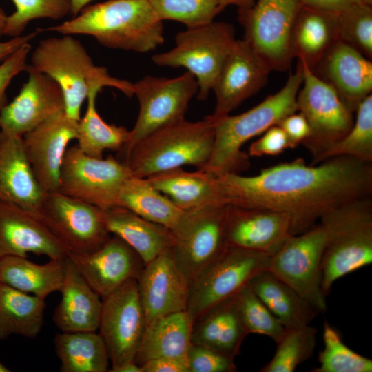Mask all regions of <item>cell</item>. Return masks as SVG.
Returning <instances> with one entry per match:
<instances>
[{
  "mask_svg": "<svg viewBox=\"0 0 372 372\" xmlns=\"http://www.w3.org/2000/svg\"><path fill=\"white\" fill-rule=\"evenodd\" d=\"M339 41L340 14L301 4L291 38L293 59L313 70Z\"/></svg>",
  "mask_w": 372,
  "mask_h": 372,
  "instance_id": "obj_27",
  "label": "cell"
},
{
  "mask_svg": "<svg viewBox=\"0 0 372 372\" xmlns=\"http://www.w3.org/2000/svg\"><path fill=\"white\" fill-rule=\"evenodd\" d=\"M340 40L371 59V6L362 2L340 14Z\"/></svg>",
  "mask_w": 372,
  "mask_h": 372,
  "instance_id": "obj_44",
  "label": "cell"
},
{
  "mask_svg": "<svg viewBox=\"0 0 372 372\" xmlns=\"http://www.w3.org/2000/svg\"><path fill=\"white\" fill-rule=\"evenodd\" d=\"M234 358L211 348L191 343L187 360L189 372H234Z\"/></svg>",
  "mask_w": 372,
  "mask_h": 372,
  "instance_id": "obj_45",
  "label": "cell"
},
{
  "mask_svg": "<svg viewBox=\"0 0 372 372\" xmlns=\"http://www.w3.org/2000/svg\"><path fill=\"white\" fill-rule=\"evenodd\" d=\"M15 11L8 15L3 35H22L28 24L37 19L59 20L70 14L69 0H12Z\"/></svg>",
  "mask_w": 372,
  "mask_h": 372,
  "instance_id": "obj_43",
  "label": "cell"
},
{
  "mask_svg": "<svg viewBox=\"0 0 372 372\" xmlns=\"http://www.w3.org/2000/svg\"><path fill=\"white\" fill-rule=\"evenodd\" d=\"M324 348L319 352V366L313 372H371L372 360L348 347L339 333L327 322L324 323Z\"/></svg>",
  "mask_w": 372,
  "mask_h": 372,
  "instance_id": "obj_40",
  "label": "cell"
},
{
  "mask_svg": "<svg viewBox=\"0 0 372 372\" xmlns=\"http://www.w3.org/2000/svg\"><path fill=\"white\" fill-rule=\"evenodd\" d=\"M8 15L5 10L0 7V38L3 35V30L6 22Z\"/></svg>",
  "mask_w": 372,
  "mask_h": 372,
  "instance_id": "obj_55",
  "label": "cell"
},
{
  "mask_svg": "<svg viewBox=\"0 0 372 372\" xmlns=\"http://www.w3.org/2000/svg\"><path fill=\"white\" fill-rule=\"evenodd\" d=\"M235 296L214 306L193 322L191 342L234 358L248 334L236 308Z\"/></svg>",
  "mask_w": 372,
  "mask_h": 372,
  "instance_id": "obj_30",
  "label": "cell"
},
{
  "mask_svg": "<svg viewBox=\"0 0 372 372\" xmlns=\"http://www.w3.org/2000/svg\"><path fill=\"white\" fill-rule=\"evenodd\" d=\"M10 370L0 362V372H9Z\"/></svg>",
  "mask_w": 372,
  "mask_h": 372,
  "instance_id": "obj_56",
  "label": "cell"
},
{
  "mask_svg": "<svg viewBox=\"0 0 372 372\" xmlns=\"http://www.w3.org/2000/svg\"><path fill=\"white\" fill-rule=\"evenodd\" d=\"M288 148H291V145L287 134L279 125H276L250 145L248 155L256 157L276 156Z\"/></svg>",
  "mask_w": 372,
  "mask_h": 372,
  "instance_id": "obj_47",
  "label": "cell"
},
{
  "mask_svg": "<svg viewBox=\"0 0 372 372\" xmlns=\"http://www.w3.org/2000/svg\"><path fill=\"white\" fill-rule=\"evenodd\" d=\"M223 227L228 246L270 256L293 235L288 214L265 208L227 205Z\"/></svg>",
  "mask_w": 372,
  "mask_h": 372,
  "instance_id": "obj_17",
  "label": "cell"
},
{
  "mask_svg": "<svg viewBox=\"0 0 372 372\" xmlns=\"http://www.w3.org/2000/svg\"><path fill=\"white\" fill-rule=\"evenodd\" d=\"M31 50L30 42L27 43L0 63V114L8 103L6 90L16 76L26 70Z\"/></svg>",
  "mask_w": 372,
  "mask_h": 372,
  "instance_id": "obj_46",
  "label": "cell"
},
{
  "mask_svg": "<svg viewBox=\"0 0 372 372\" xmlns=\"http://www.w3.org/2000/svg\"><path fill=\"white\" fill-rule=\"evenodd\" d=\"M248 285L285 329L309 324L319 314L296 291L267 270L258 273Z\"/></svg>",
  "mask_w": 372,
  "mask_h": 372,
  "instance_id": "obj_33",
  "label": "cell"
},
{
  "mask_svg": "<svg viewBox=\"0 0 372 372\" xmlns=\"http://www.w3.org/2000/svg\"><path fill=\"white\" fill-rule=\"evenodd\" d=\"M145 178L183 211L213 205H226L221 196L217 177L200 169L188 172L178 167Z\"/></svg>",
  "mask_w": 372,
  "mask_h": 372,
  "instance_id": "obj_29",
  "label": "cell"
},
{
  "mask_svg": "<svg viewBox=\"0 0 372 372\" xmlns=\"http://www.w3.org/2000/svg\"><path fill=\"white\" fill-rule=\"evenodd\" d=\"M270 257L228 246L190 285L186 311L193 320L236 295L254 276L267 270Z\"/></svg>",
  "mask_w": 372,
  "mask_h": 372,
  "instance_id": "obj_9",
  "label": "cell"
},
{
  "mask_svg": "<svg viewBox=\"0 0 372 372\" xmlns=\"http://www.w3.org/2000/svg\"><path fill=\"white\" fill-rule=\"evenodd\" d=\"M364 3L371 6L372 0H362Z\"/></svg>",
  "mask_w": 372,
  "mask_h": 372,
  "instance_id": "obj_57",
  "label": "cell"
},
{
  "mask_svg": "<svg viewBox=\"0 0 372 372\" xmlns=\"http://www.w3.org/2000/svg\"><path fill=\"white\" fill-rule=\"evenodd\" d=\"M316 68L322 71L320 78L335 90L353 112L371 94V59L342 41L333 46Z\"/></svg>",
  "mask_w": 372,
  "mask_h": 372,
  "instance_id": "obj_24",
  "label": "cell"
},
{
  "mask_svg": "<svg viewBox=\"0 0 372 372\" xmlns=\"http://www.w3.org/2000/svg\"><path fill=\"white\" fill-rule=\"evenodd\" d=\"M189 287L172 247L145 264L138 279V287L147 325L158 318L185 311Z\"/></svg>",
  "mask_w": 372,
  "mask_h": 372,
  "instance_id": "obj_22",
  "label": "cell"
},
{
  "mask_svg": "<svg viewBox=\"0 0 372 372\" xmlns=\"http://www.w3.org/2000/svg\"><path fill=\"white\" fill-rule=\"evenodd\" d=\"M25 71L27 81L0 114V130L19 136L65 112L64 97L59 85L30 65Z\"/></svg>",
  "mask_w": 372,
  "mask_h": 372,
  "instance_id": "obj_18",
  "label": "cell"
},
{
  "mask_svg": "<svg viewBox=\"0 0 372 372\" xmlns=\"http://www.w3.org/2000/svg\"><path fill=\"white\" fill-rule=\"evenodd\" d=\"M303 81L301 64L290 74L285 85L261 103L240 114L215 118L211 157L200 169L215 176L239 174L248 168L249 155L241 150L249 140L278 125L298 111L296 99Z\"/></svg>",
  "mask_w": 372,
  "mask_h": 372,
  "instance_id": "obj_3",
  "label": "cell"
},
{
  "mask_svg": "<svg viewBox=\"0 0 372 372\" xmlns=\"http://www.w3.org/2000/svg\"><path fill=\"white\" fill-rule=\"evenodd\" d=\"M132 176L118 159L90 156L76 145L65 154L58 192L105 209L116 205L122 186Z\"/></svg>",
  "mask_w": 372,
  "mask_h": 372,
  "instance_id": "obj_13",
  "label": "cell"
},
{
  "mask_svg": "<svg viewBox=\"0 0 372 372\" xmlns=\"http://www.w3.org/2000/svg\"><path fill=\"white\" fill-rule=\"evenodd\" d=\"M141 366L142 372H189L187 362L172 358L153 359Z\"/></svg>",
  "mask_w": 372,
  "mask_h": 372,
  "instance_id": "obj_49",
  "label": "cell"
},
{
  "mask_svg": "<svg viewBox=\"0 0 372 372\" xmlns=\"http://www.w3.org/2000/svg\"><path fill=\"white\" fill-rule=\"evenodd\" d=\"M240 319L247 333L265 335L277 343L285 328L274 317L249 285L235 296Z\"/></svg>",
  "mask_w": 372,
  "mask_h": 372,
  "instance_id": "obj_42",
  "label": "cell"
},
{
  "mask_svg": "<svg viewBox=\"0 0 372 372\" xmlns=\"http://www.w3.org/2000/svg\"><path fill=\"white\" fill-rule=\"evenodd\" d=\"M271 70L244 40H236L212 88L215 118L228 115L261 90Z\"/></svg>",
  "mask_w": 372,
  "mask_h": 372,
  "instance_id": "obj_21",
  "label": "cell"
},
{
  "mask_svg": "<svg viewBox=\"0 0 372 372\" xmlns=\"http://www.w3.org/2000/svg\"><path fill=\"white\" fill-rule=\"evenodd\" d=\"M68 252L34 213L0 201V258L28 257L32 253L49 259H64Z\"/></svg>",
  "mask_w": 372,
  "mask_h": 372,
  "instance_id": "obj_23",
  "label": "cell"
},
{
  "mask_svg": "<svg viewBox=\"0 0 372 372\" xmlns=\"http://www.w3.org/2000/svg\"><path fill=\"white\" fill-rule=\"evenodd\" d=\"M61 35L41 40L31 53L30 65L59 85L68 116L79 121L82 105L95 87H113L128 97L134 95L132 83L112 76L107 68L96 65L73 35Z\"/></svg>",
  "mask_w": 372,
  "mask_h": 372,
  "instance_id": "obj_4",
  "label": "cell"
},
{
  "mask_svg": "<svg viewBox=\"0 0 372 372\" xmlns=\"http://www.w3.org/2000/svg\"><path fill=\"white\" fill-rule=\"evenodd\" d=\"M285 132L291 148L302 144L310 134V127L305 116L296 112L283 118L278 124Z\"/></svg>",
  "mask_w": 372,
  "mask_h": 372,
  "instance_id": "obj_48",
  "label": "cell"
},
{
  "mask_svg": "<svg viewBox=\"0 0 372 372\" xmlns=\"http://www.w3.org/2000/svg\"><path fill=\"white\" fill-rule=\"evenodd\" d=\"M193 322L186 310L153 320L146 327L134 362L140 366L163 358L187 362Z\"/></svg>",
  "mask_w": 372,
  "mask_h": 372,
  "instance_id": "obj_31",
  "label": "cell"
},
{
  "mask_svg": "<svg viewBox=\"0 0 372 372\" xmlns=\"http://www.w3.org/2000/svg\"><path fill=\"white\" fill-rule=\"evenodd\" d=\"M112 372H142V369L135 362H132L114 369Z\"/></svg>",
  "mask_w": 372,
  "mask_h": 372,
  "instance_id": "obj_54",
  "label": "cell"
},
{
  "mask_svg": "<svg viewBox=\"0 0 372 372\" xmlns=\"http://www.w3.org/2000/svg\"><path fill=\"white\" fill-rule=\"evenodd\" d=\"M198 90L196 78L187 71L172 79L146 76L133 83L134 95L139 102V112L130 130L128 143L119 151L123 160L141 139L167 125L185 118L189 101Z\"/></svg>",
  "mask_w": 372,
  "mask_h": 372,
  "instance_id": "obj_10",
  "label": "cell"
},
{
  "mask_svg": "<svg viewBox=\"0 0 372 372\" xmlns=\"http://www.w3.org/2000/svg\"><path fill=\"white\" fill-rule=\"evenodd\" d=\"M45 299L0 284V340L11 335L34 338L43 325Z\"/></svg>",
  "mask_w": 372,
  "mask_h": 372,
  "instance_id": "obj_36",
  "label": "cell"
},
{
  "mask_svg": "<svg viewBox=\"0 0 372 372\" xmlns=\"http://www.w3.org/2000/svg\"><path fill=\"white\" fill-rule=\"evenodd\" d=\"M300 6L299 0H257L238 9L243 39L271 70L285 71L291 65V38Z\"/></svg>",
  "mask_w": 372,
  "mask_h": 372,
  "instance_id": "obj_12",
  "label": "cell"
},
{
  "mask_svg": "<svg viewBox=\"0 0 372 372\" xmlns=\"http://www.w3.org/2000/svg\"><path fill=\"white\" fill-rule=\"evenodd\" d=\"M299 1L306 6L337 14H340L351 7L363 2L362 0H299Z\"/></svg>",
  "mask_w": 372,
  "mask_h": 372,
  "instance_id": "obj_50",
  "label": "cell"
},
{
  "mask_svg": "<svg viewBox=\"0 0 372 372\" xmlns=\"http://www.w3.org/2000/svg\"><path fill=\"white\" fill-rule=\"evenodd\" d=\"M325 236L319 224L290 236L270 257L267 271L289 285L318 312L327 309L321 287V262Z\"/></svg>",
  "mask_w": 372,
  "mask_h": 372,
  "instance_id": "obj_14",
  "label": "cell"
},
{
  "mask_svg": "<svg viewBox=\"0 0 372 372\" xmlns=\"http://www.w3.org/2000/svg\"><path fill=\"white\" fill-rule=\"evenodd\" d=\"M349 132L319 158L318 163L337 156H347L372 163V95L358 105ZM317 163V164H318Z\"/></svg>",
  "mask_w": 372,
  "mask_h": 372,
  "instance_id": "obj_38",
  "label": "cell"
},
{
  "mask_svg": "<svg viewBox=\"0 0 372 372\" xmlns=\"http://www.w3.org/2000/svg\"><path fill=\"white\" fill-rule=\"evenodd\" d=\"M67 256L101 298L127 281L138 280L145 267L140 256L115 235L91 253L68 252Z\"/></svg>",
  "mask_w": 372,
  "mask_h": 372,
  "instance_id": "obj_19",
  "label": "cell"
},
{
  "mask_svg": "<svg viewBox=\"0 0 372 372\" xmlns=\"http://www.w3.org/2000/svg\"><path fill=\"white\" fill-rule=\"evenodd\" d=\"M65 259H50L45 264H37L27 257H2L0 258V284L45 299L61 288Z\"/></svg>",
  "mask_w": 372,
  "mask_h": 372,
  "instance_id": "obj_32",
  "label": "cell"
},
{
  "mask_svg": "<svg viewBox=\"0 0 372 372\" xmlns=\"http://www.w3.org/2000/svg\"><path fill=\"white\" fill-rule=\"evenodd\" d=\"M101 88H93L87 98V109L78 121L77 145L87 155L101 158L105 150L121 151L128 143L130 130L107 123L99 115L96 100Z\"/></svg>",
  "mask_w": 372,
  "mask_h": 372,
  "instance_id": "obj_37",
  "label": "cell"
},
{
  "mask_svg": "<svg viewBox=\"0 0 372 372\" xmlns=\"http://www.w3.org/2000/svg\"><path fill=\"white\" fill-rule=\"evenodd\" d=\"M216 177L226 205L287 214L293 235L311 228L328 209L372 194V163L347 156L311 165L299 158L251 176L227 174Z\"/></svg>",
  "mask_w": 372,
  "mask_h": 372,
  "instance_id": "obj_1",
  "label": "cell"
},
{
  "mask_svg": "<svg viewBox=\"0 0 372 372\" xmlns=\"http://www.w3.org/2000/svg\"><path fill=\"white\" fill-rule=\"evenodd\" d=\"M116 205L164 225L172 232L180 226L186 213L167 196L155 189L145 178L134 176L124 183L119 192Z\"/></svg>",
  "mask_w": 372,
  "mask_h": 372,
  "instance_id": "obj_34",
  "label": "cell"
},
{
  "mask_svg": "<svg viewBox=\"0 0 372 372\" xmlns=\"http://www.w3.org/2000/svg\"><path fill=\"white\" fill-rule=\"evenodd\" d=\"M44 194L25 154L23 136L0 130V201L34 214Z\"/></svg>",
  "mask_w": 372,
  "mask_h": 372,
  "instance_id": "obj_25",
  "label": "cell"
},
{
  "mask_svg": "<svg viewBox=\"0 0 372 372\" xmlns=\"http://www.w3.org/2000/svg\"><path fill=\"white\" fill-rule=\"evenodd\" d=\"M78 121L61 113L23 136V147L33 173L45 193L57 192L68 145L76 139Z\"/></svg>",
  "mask_w": 372,
  "mask_h": 372,
  "instance_id": "obj_20",
  "label": "cell"
},
{
  "mask_svg": "<svg viewBox=\"0 0 372 372\" xmlns=\"http://www.w3.org/2000/svg\"><path fill=\"white\" fill-rule=\"evenodd\" d=\"M320 220L325 236L321 287L327 296L337 280L372 262L371 196L333 207Z\"/></svg>",
  "mask_w": 372,
  "mask_h": 372,
  "instance_id": "obj_5",
  "label": "cell"
},
{
  "mask_svg": "<svg viewBox=\"0 0 372 372\" xmlns=\"http://www.w3.org/2000/svg\"><path fill=\"white\" fill-rule=\"evenodd\" d=\"M34 214L69 252L91 253L111 236L103 209L58 191L45 193Z\"/></svg>",
  "mask_w": 372,
  "mask_h": 372,
  "instance_id": "obj_11",
  "label": "cell"
},
{
  "mask_svg": "<svg viewBox=\"0 0 372 372\" xmlns=\"http://www.w3.org/2000/svg\"><path fill=\"white\" fill-rule=\"evenodd\" d=\"M226 206L213 205L186 211L173 232L174 256L190 285L228 247L223 227Z\"/></svg>",
  "mask_w": 372,
  "mask_h": 372,
  "instance_id": "obj_16",
  "label": "cell"
},
{
  "mask_svg": "<svg viewBox=\"0 0 372 372\" xmlns=\"http://www.w3.org/2000/svg\"><path fill=\"white\" fill-rule=\"evenodd\" d=\"M236 41L232 25L212 21L179 32L175 37V46L153 55L152 60L159 66L187 69L198 82L197 98L205 101Z\"/></svg>",
  "mask_w": 372,
  "mask_h": 372,
  "instance_id": "obj_7",
  "label": "cell"
},
{
  "mask_svg": "<svg viewBox=\"0 0 372 372\" xmlns=\"http://www.w3.org/2000/svg\"><path fill=\"white\" fill-rule=\"evenodd\" d=\"M147 1L161 21H178L187 28L209 23L223 10L217 0Z\"/></svg>",
  "mask_w": 372,
  "mask_h": 372,
  "instance_id": "obj_41",
  "label": "cell"
},
{
  "mask_svg": "<svg viewBox=\"0 0 372 372\" xmlns=\"http://www.w3.org/2000/svg\"><path fill=\"white\" fill-rule=\"evenodd\" d=\"M214 143L211 115L190 122L185 118L149 134L130 150L123 160L134 176L147 178L169 169L192 165L203 167Z\"/></svg>",
  "mask_w": 372,
  "mask_h": 372,
  "instance_id": "obj_6",
  "label": "cell"
},
{
  "mask_svg": "<svg viewBox=\"0 0 372 372\" xmlns=\"http://www.w3.org/2000/svg\"><path fill=\"white\" fill-rule=\"evenodd\" d=\"M298 62L302 66L303 81L297 95V107L310 127V134L302 145L310 153L315 165L351 129L353 112L331 85L305 63Z\"/></svg>",
  "mask_w": 372,
  "mask_h": 372,
  "instance_id": "obj_8",
  "label": "cell"
},
{
  "mask_svg": "<svg viewBox=\"0 0 372 372\" xmlns=\"http://www.w3.org/2000/svg\"><path fill=\"white\" fill-rule=\"evenodd\" d=\"M318 330L309 324L285 329L272 359L261 372H293L314 351Z\"/></svg>",
  "mask_w": 372,
  "mask_h": 372,
  "instance_id": "obj_39",
  "label": "cell"
},
{
  "mask_svg": "<svg viewBox=\"0 0 372 372\" xmlns=\"http://www.w3.org/2000/svg\"><path fill=\"white\" fill-rule=\"evenodd\" d=\"M217 1L223 9L231 5L236 6L240 9L251 7L255 0H217Z\"/></svg>",
  "mask_w": 372,
  "mask_h": 372,
  "instance_id": "obj_52",
  "label": "cell"
},
{
  "mask_svg": "<svg viewBox=\"0 0 372 372\" xmlns=\"http://www.w3.org/2000/svg\"><path fill=\"white\" fill-rule=\"evenodd\" d=\"M99 333L110 357L108 371L134 358L142 341L147 320L138 287V280L127 281L110 295L101 298Z\"/></svg>",
  "mask_w": 372,
  "mask_h": 372,
  "instance_id": "obj_15",
  "label": "cell"
},
{
  "mask_svg": "<svg viewBox=\"0 0 372 372\" xmlns=\"http://www.w3.org/2000/svg\"><path fill=\"white\" fill-rule=\"evenodd\" d=\"M45 31L94 37L111 49L145 53L164 42L163 25L147 0H107Z\"/></svg>",
  "mask_w": 372,
  "mask_h": 372,
  "instance_id": "obj_2",
  "label": "cell"
},
{
  "mask_svg": "<svg viewBox=\"0 0 372 372\" xmlns=\"http://www.w3.org/2000/svg\"><path fill=\"white\" fill-rule=\"evenodd\" d=\"M42 31L43 29L37 28L34 31L27 34H22L19 37H12L5 41H0V63L22 45L30 43Z\"/></svg>",
  "mask_w": 372,
  "mask_h": 372,
  "instance_id": "obj_51",
  "label": "cell"
},
{
  "mask_svg": "<svg viewBox=\"0 0 372 372\" xmlns=\"http://www.w3.org/2000/svg\"><path fill=\"white\" fill-rule=\"evenodd\" d=\"M103 211L109 232L127 243L145 265L174 245L173 232L164 225L117 205Z\"/></svg>",
  "mask_w": 372,
  "mask_h": 372,
  "instance_id": "obj_28",
  "label": "cell"
},
{
  "mask_svg": "<svg viewBox=\"0 0 372 372\" xmlns=\"http://www.w3.org/2000/svg\"><path fill=\"white\" fill-rule=\"evenodd\" d=\"M59 292L61 298L53 315L56 327L66 332L98 331L102 299L68 256Z\"/></svg>",
  "mask_w": 372,
  "mask_h": 372,
  "instance_id": "obj_26",
  "label": "cell"
},
{
  "mask_svg": "<svg viewBox=\"0 0 372 372\" xmlns=\"http://www.w3.org/2000/svg\"><path fill=\"white\" fill-rule=\"evenodd\" d=\"M61 372L108 371L110 357L96 331H61L54 338Z\"/></svg>",
  "mask_w": 372,
  "mask_h": 372,
  "instance_id": "obj_35",
  "label": "cell"
},
{
  "mask_svg": "<svg viewBox=\"0 0 372 372\" xmlns=\"http://www.w3.org/2000/svg\"><path fill=\"white\" fill-rule=\"evenodd\" d=\"M92 1L94 0H69L70 14L73 17L77 16Z\"/></svg>",
  "mask_w": 372,
  "mask_h": 372,
  "instance_id": "obj_53",
  "label": "cell"
}]
</instances>
